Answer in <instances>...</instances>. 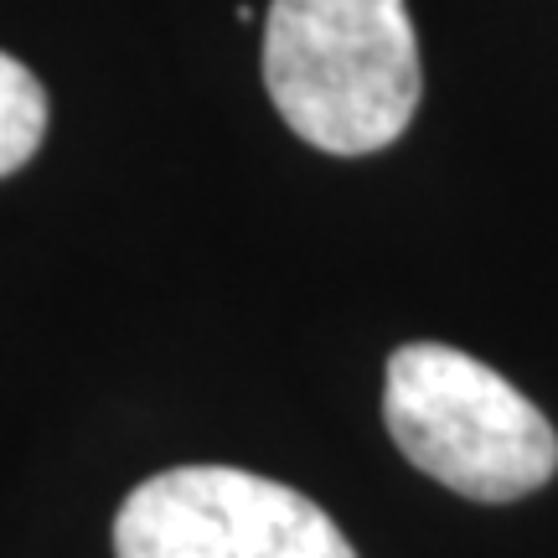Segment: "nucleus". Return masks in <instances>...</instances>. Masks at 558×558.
<instances>
[{
	"label": "nucleus",
	"instance_id": "obj_3",
	"mask_svg": "<svg viewBox=\"0 0 558 558\" xmlns=\"http://www.w3.org/2000/svg\"><path fill=\"white\" fill-rule=\"evenodd\" d=\"M114 558H357V548L284 481L233 465H177L124 497Z\"/></svg>",
	"mask_w": 558,
	"mask_h": 558
},
{
	"label": "nucleus",
	"instance_id": "obj_1",
	"mask_svg": "<svg viewBox=\"0 0 558 558\" xmlns=\"http://www.w3.org/2000/svg\"><path fill=\"white\" fill-rule=\"evenodd\" d=\"M264 88L279 120L326 156H373L418 109V41L403 0H275Z\"/></svg>",
	"mask_w": 558,
	"mask_h": 558
},
{
	"label": "nucleus",
	"instance_id": "obj_4",
	"mask_svg": "<svg viewBox=\"0 0 558 558\" xmlns=\"http://www.w3.org/2000/svg\"><path fill=\"white\" fill-rule=\"evenodd\" d=\"M47 120L52 109H47V88L37 83V73L11 52H0V177L21 171L37 156Z\"/></svg>",
	"mask_w": 558,
	"mask_h": 558
},
{
	"label": "nucleus",
	"instance_id": "obj_2",
	"mask_svg": "<svg viewBox=\"0 0 558 558\" xmlns=\"http://www.w3.org/2000/svg\"><path fill=\"white\" fill-rule=\"evenodd\" d=\"M383 418L409 465L471 501H518L558 471V435L522 388L445 341L388 357Z\"/></svg>",
	"mask_w": 558,
	"mask_h": 558
}]
</instances>
